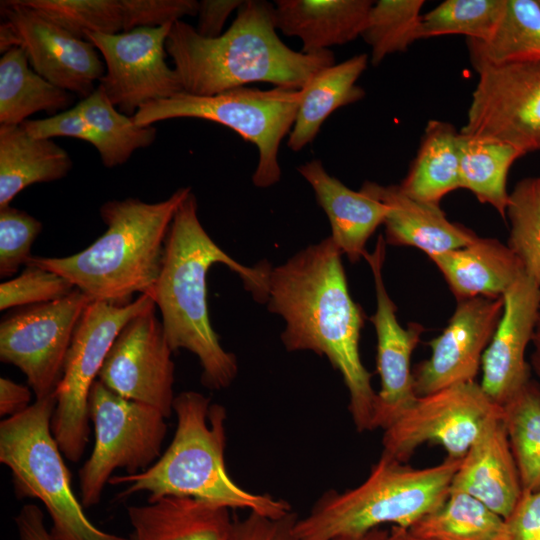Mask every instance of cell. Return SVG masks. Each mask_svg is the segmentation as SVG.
<instances>
[{
	"mask_svg": "<svg viewBox=\"0 0 540 540\" xmlns=\"http://www.w3.org/2000/svg\"><path fill=\"white\" fill-rule=\"evenodd\" d=\"M341 256L328 237L271 267L265 302L286 323L285 348L325 356L348 390L357 431H371L376 392L360 356L364 313L349 293Z\"/></svg>",
	"mask_w": 540,
	"mask_h": 540,
	"instance_id": "6da1fadb",
	"label": "cell"
},
{
	"mask_svg": "<svg viewBox=\"0 0 540 540\" xmlns=\"http://www.w3.org/2000/svg\"><path fill=\"white\" fill-rule=\"evenodd\" d=\"M216 263L239 274L257 301L265 302L271 266L247 267L226 254L208 235L191 192L177 208L165 241L158 280L150 294L161 313L165 337L173 351L185 349L199 359L204 386L221 390L238 372L237 358L223 349L209 320L207 273Z\"/></svg>",
	"mask_w": 540,
	"mask_h": 540,
	"instance_id": "7a4b0ae2",
	"label": "cell"
},
{
	"mask_svg": "<svg viewBox=\"0 0 540 540\" xmlns=\"http://www.w3.org/2000/svg\"><path fill=\"white\" fill-rule=\"evenodd\" d=\"M274 5L244 0L231 26L204 38L179 20L166 40L183 91L211 96L254 82L300 90L319 70L335 64L331 50L303 53L290 49L276 33Z\"/></svg>",
	"mask_w": 540,
	"mask_h": 540,
	"instance_id": "3957f363",
	"label": "cell"
},
{
	"mask_svg": "<svg viewBox=\"0 0 540 540\" xmlns=\"http://www.w3.org/2000/svg\"><path fill=\"white\" fill-rule=\"evenodd\" d=\"M174 437L166 451L144 471L112 476L111 485H124L118 496L148 492V502L167 496L189 497L230 510L245 509L278 519L292 512L288 502L252 493L238 485L225 465L226 409L195 391L175 396Z\"/></svg>",
	"mask_w": 540,
	"mask_h": 540,
	"instance_id": "277c9868",
	"label": "cell"
},
{
	"mask_svg": "<svg viewBox=\"0 0 540 540\" xmlns=\"http://www.w3.org/2000/svg\"><path fill=\"white\" fill-rule=\"evenodd\" d=\"M181 187L167 199L111 200L100 207L105 232L84 250L66 257L32 256L27 265L55 272L91 301L123 306L135 293L150 295L160 274L174 214L191 193ZM26 265V266H27Z\"/></svg>",
	"mask_w": 540,
	"mask_h": 540,
	"instance_id": "5b68a950",
	"label": "cell"
},
{
	"mask_svg": "<svg viewBox=\"0 0 540 540\" xmlns=\"http://www.w3.org/2000/svg\"><path fill=\"white\" fill-rule=\"evenodd\" d=\"M460 463L446 458L432 467L413 468L381 454L361 484L327 491L306 516L297 518L296 540L359 536L385 524L409 529L443 504Z\"/></svg>",
	"mask_w": 540,
	"mask_h": 540,
	"instance_id": "8992f818",
	"label": "cell"
},
{
	"mask_svg": "<svg viewBox=\"0 0 540 540\" xmlns=\"http://www.w3.org/2000/svg\"><path fill=\"white\" fill-rule=\"evenodd\" d=\"M55 407L54 392L0 423V462L11 472L17 497L45 506L55 540H131L99 529L86 516L52 433Z\"/></svg>",
	"mask_w": 540,
	"mask_h": 540,
	"instance_id": "52a82bcc",
	"label": "cell"
},
{
	"mask_svg": "<svg viewBox=\"0 0 540 540\" xmlns=\"http://www.w3.org/2000/svg\"><path fill=\"white\" fill-rule=\"evenodd\" d=\"M300 90L239 87L211 96L186 92L142 106L133 116L140 126L173 118H199L226 126L258 149L252 176L258 188L280 180L279 147L290 133L299 108Z\"/></svg>",
	"mask_w": 540,
	"mask_h": 540,
	"instance_id": "ba28073f",
	"label": "cell"
},
{
	"mask_svg": "<svg viewBox=\"0 0 540 540\" xmlns=\"http://www.w3.org/2000/svg\"><path fill=\"white\" fill-rule=\"evenodd\" d=\"M153 304L150 295L141 294L127 305L91 301L85 308L55 390L51 423L59 448L69 461L78 462L88 444L90 391L115 339L130 319Z\"/></svg>",
	"mask_w": 540,
	"mask_h": 540,
	"instance_id": "9c48e42d",
	"label": "cell"
},
{
	"mask_svg": "<svg viewBox=\"0 0 540 540\" xmlns=\"http://www.w3.org/2000/svg\"><path fill=\"white\" fill-rule=\"evenodd\" d=\"M95 442L79 471L81 503L97 505L116 469L144 471L161 456L165 416L155 408L121 397L96 380L89 395Z\"/></svg>",
	"mask_w": 540,
	"mask_h": 540,
	"instance_id": "30bf717a",
	"label": "cell"
},
{
	"mask_svg": "<svg viewBox=\"0 0 540 540\" xmlns=\"http://www.w3.org/2000/svg\"><path fill=\"white\" fill-rule=\"evenodd\" d=\"M501 411L475 381L418 396L383 430L382 454L405 463L422 444L433 443L446 458L462 460L488 418Z\"/></svg>",
	"mask_w": 540,
	"mask_h": 540,
	"instance_id": "8fae6325",
	"label": "cell"
},
{
	"mask_svg": "<svg viewBox=\"0 0 540 540\" xmlns=\"http://www.w3.org/2000/svg\"><path fill=\"white\" fill-rule=\"evenodd\" d=\"M90 298L74 289L64 298L18 308L0 323V360L26 376L36 399L53 394L67 351Z\"/></svg>",
	"mask_w": 540,
	"mask_h": 540,
	"instance_id": "7c38bea8",
	"label": "cell"
},
{
	"mask_svg": "<svg viewBox=\"0 0 540 540\" xmlns=\"http://www.w3.org/2000/svg\"><path fill=\"white\" fill-rule=\"evenodd\" d=\"M479 75L460 132L491 138L523 155L540 150V62H511Z\"/></svg>",
	"mask_w": 540,
	"mask_h": 540,
	"instance_id": "4fadbf2b",
	"label": "cell"
},
{
	"mask_svg": "<svg viewBox=\"0 0 540 540\" xmlns=\"http://www.w3.org/2000/svg\"><path fill=\"white\" fill-rule=\"evenodd\" d=\"M0 12L2 54L21 47L36 73L81 99L96 89L105 64L92 43L74 37L21 0L1 1Z\"/></svg>",
	"mask_w": 540,
	"mask_h": 540,
	"instance_id": "5bb4252c",
	"label": "cell"
},
{
	"mask_svg": "<svg viewBox=\"0 0 540 540\" xmlns=\"http://www.w3.org/2000/svg\"><path fill=\"white\" fill-rule=\"evenodd\" d=\"M173 24L117 34H86L105 64L98 85L121 113L132 117L148 103L184 92L176 70L165 57Z\"/></svg>",
	"mask_w": 540,
	"mask_h": 540,
	"instance_id": "9a60e30c",
	"label": "cell"
},
{
	"mask_svg": "<svg viewBox=\"0 0 540 540\" xmlns=\"http://www.w3.org/2000/svg\"><path fill=\"white\" fill-rule=\"evenodd\" d=\"M156 308L153 304L126 323L97 380L121 397L151 406L168 418L175 399V365Z\"/></svg>",
	"mask_w": 540,
	"mask_h": 540,
	"instance_id": "2e32d148",
	"label": "cell"
},
{
	"mask_svg": "<svg viewBox=\"0 0 540 540\" xmlns=\"http://www.w3.org/2000/svg\"><path fill=\"white\" fill-rule=\"evenodd\" d=\"M386 241L380 235L372 253H366L374 279L376 311L370 317L377 335V371L380 390L376 392L373 430L388 428L417 399L411 370V356L424 331L421 324L404 328L399 323L397 307L390 298L383 279Z\"/></svg>",
	"mask_w": 540,
	"mask_h": 540,
	"instance_id": "e0dca14e",
	"label": "cell"
},
{
	"mask_svg": "<svg viewBox=\"0 0 540 540\" xmlns=\"http://www.w3.org/2000/svg\"><path fill=\"white\" fill-rule=\"evenodd\" d=\"M503 298L457 301L442 333L429 342L430 356L413 371L417 396L473 382L503 312Z\"/></svg>",
	"mask_w": 540,
	"mask_h": 540,
	"instance_id": "ac0fdd59",
	"label": "cell"
},
{
	"mask_svg": "<svg viewBox=\"0 0 540 540\" xmlns=\"http://www.w3.org/2000/svg\"><path fill=\"white\" fill-rule=\"evenodd\" d=\"M502 298L503 312L482 356L479 383L501 409L531 381L526 351L540 313V286L523 273Z\"/></svg>",
	"mask_w": 540,
	"mask_h": 540,
	"instance_id": "d6986e66",
	"label": "cell"
},
{
	"mask_svg": "<svg viewBox=\"0 0 540 540\" xmlns=\"http://www.w3.org/2000/svg\"><path fill=\"white\" fill-rule=\"evenodd\" d=\"M502 413L485 422L461 460L449 491L471 495L506 519L523 491Z\"/></svg>",
	"mask_w": 540,
	"mask_h": 540,
	"instance_id": "ffe728a7",
	"label": "cell"
},
{
	"mask_svg": "<svg viewBox=\"0 0 540 540\" xmlns=\"http://www.w3.org/2000/svg\"><path fill=\"white\" fill-rule=\"evenodd\" d=\"M360 190L389 207L384 221L386 244L415 247L430 257L462 248L478 237L450 221L440 205L410 198L398 185L365 181Z\"/></svg>",
	"mask_w": 540,
	"mask_h": 540,
	"instance_id": "44dd1931",
	"label": "cell"
},
{
	"mask_svg": "<svg viewBox=\"0 0 540 540\" xmlns=\"http://www.w3.org/2000/svg\"><path fill=\"white\" fill-rule=\"evenodd\" d=\"M298 171L311 185L329 219L333 243L352 263L364 258L366 243L384 224L389 207L361 190L348 188L331 176L320 160L306 162Z\"/></svg>",
	"mask_w": 540,
	"mask_h": 540,
	"instance_id": "7402d4cb",
	"label": "cell"
},
{
	"mask_svg": "<svg viewBox=\"0 0 540 540\" xmlns=\"http://www.w3.org/2000/svg\"><path fill=\"white\" fill-rule=\"evenodd\" d=\"M371 0H277L275 25L302 41L303 53L330 50L361 36Z\"/></svg>",
	"mask_w": 540,
	"mask_h": 540,
	"instance_id": "603a6c76",
	"label": "cell"
},
{
	"mask_svg": "<svg viewBox=\"0 0 540 540\" xmlns=\"http://www.w3.org/2000/svg\"><path fill=\"white\" fill-rule=\"evenodd\" d=\"M457 301L475 297H502L524 273L523 265L507 244L477 237L470 244L429 257Z\"/></svg>",
	"mask_w": 540,
	"mask_h": 540,
	"instance_id": "cb8c5ba5",
	"label": "cell"
},
{
	"mask_svg": "<svg viewBox=\"0 0 540 540\" xmlns=\"http://www.w3.org/2000/svg\"><path fill=\"white\" fill-rule=\"evenodd\" d=\"M230 509L189 497L167 496L129 506L131 540H230Z\"/></svg>",
	"mask_w": 540,
	"mask_h": 540,
	"instance_id": "d4e9b609",
	"label": "cell"
},
{
	"mask_svg": "<svg viewBox=\"0 0 540 540\" xmlns=\"http://www.w3.org/2000/svg\"><path fill=\"white\" fill-rule=\"evenodd\" d=\"M367 65L366 53L355 55L317 71L300 89L299 108L287 141L292 151L310 144L335 110L364 98L365 90L356 82Z\"/></svg>",
	"mask_w": 540,
	"mask_h": 540,
	"instance_id": "484cf974",
	"label": "cell"
},
{
	"mask_svg": "<svg viewBox=\"0 0 540 540\" xmlns=\"http://www.w3.org/2000/svg\"><path fill=\"white\" fill-rule=\"evenodd\" d=\"M69 154L52 139L31 136L20 125H0V208L28 186L64 178Z\"/></svg>",
	"mask_w": 540,
	"mask_h": 540,
	"instance_id": "4316f807",
	"label": "cell"
},
{
	"mask_svg": "<svg viewBox=\"0 0 540 540\" xmlns=\"http://www.w3.org/2000/svg\"><path fill=\"white\" fill-rule=\"evenodd\" d=\"M458 134L451 123H427L416 156L398 185L404 194L439 205L445 195L461 188Z\"/></svg>",
	"mask_w": 540,
	"mask_h": 540,
	"instance_id": "83f0119b",
	"label": "cell"
},
{
	"mask_svg": "<svg viewBox=\"0 0 540 540\" xmlns=\"http://www.w3.org/2000/svg\"><path fill=\"white\" fill-rule=\"evenodd\" d=\"M75 96L36 73L21 47L0 58V125H20L36 112L54 116L71 108Z\"/></svg>",
	"mask_w": 540,
	"mask_h": 540,
	"instance_id": "f1b7e54d",
	"label": "cell"
},
{
	"mask_svg": "<svg viewBox=\"0 0 540 540\" xmlns=\"http://www.w3.org/2000/svg\"><path fill=\"white\" fill-rule=\"evenodd\" d=\"M458 151L461 188L506 219L507 176L513 163L524 155L506 143L460 131Z\"/></svg>",
	"mask_w": 540,
	"mask_h": 540,
	"instance_id": "f546056e",
	"label": "cell"
},
{
	"mask_svg": "<svg viewBox=\"0 0 540 540\" xmlns=\"http://www.w3.org/2000/svg\"><path fill=\"white\" fill-rule=\"evenodd\" d=\"M473 68L511 62H540L539 0H506L503 16L486 41L466 39Z\"/></svg>",
	"mask_w": 540,
	"mask_h": 540,
	"instance_id": "4dcf8cb0",
	"label": "cell"
},
{
	"mask_svg": "<svg viewBox=\"0 0 540 540\" xmlns=\"http://www.w3.org/2000/svg\"><path fill=\"white\" fill-rule=\"evenodd\" d=\"M75 107L89 125L95 139L93 146L105 167L124 164L136 150L150 146L156 139L154 125L136 124L113 105L99 85Z\"/></svg>",
	"mask_w": 540,
	"mask_h": 540,
	"instance_id": "1f68e13d",
	"label": "cell"
},
{
	"mask_svg": "<svg viewBox=\"0 0 540 540\" xmlns=\"http://www.w3.org/2000/svg\"><path fill=\"white\" fill-rule=\"evenodd\" d=\"M408 530L425 540H504L505 519L473 496L449 491L440 507Z\"/></svg>",
	"mask_w": 540,
	"mask_h": 540,
	"instance_id": "d6a6232c",
	"label": "cell"
},
{
	"mask_svg": "<svg viewBox=\"0 0 540 540\" xmlns=\"http://www.w3.org/2000/svg\"><path fill=\"white\" fill-rule=\"evenodd\" d=\"M502 411L522 491H540V387L537 382L531 380Z\"/></svg>",
	"mask_w": 540,
	"mask_h": 540,
	"instance_id": "836d02e7",
	"label": "cell"
},
{
	"mask_svg": "<svg viewBox=\"0 0 540 540\" xmlns=\"http://www.w3.org/2000/svg\"><path fill=\"white\" fill-rule=\"evenodd\" d=\"M423 0H378L369 11L360 37L371 49V64L405 52L419 40Z\"/></svg>",
	"mask_w": 540,
	"mask_h": 540,
	"instance_id": "e575fe53",
	"label": "cell"
},
{
	"mask_svg": "<svg viewBox=\"0 0 540 540\" xmlns=\"http://www.w3.org/2000/svg\"><path fill=\"white\" fill-rule=\"evenodd\" d=\"M505 6L506 0H446L422 15L419 40L463 35L486 41L495 32Z\"/></svg>",
	"mask_w": 540,
	"mask_h": 540,
	"instance_id": "d590c367",
	"label": "cell"
},
{
	"mask_svg": "<svg viewBox=\"0 0 540 540\" xmlns=\"http://www.w3.org/2000/svg\"><path fill=\"white\" fill-rule=\"evenodd\" d=\"M507 245L523 265L524 273L540 286V176L517 182L509 194Z\"/></svg>",
	"mask_w": 540,
	"mask_h": 540,
	"instance_id": "8d00e7d4",
	"label": "cell"
},
{
	"mask_svg": "<svg viewBox=\"0 0 540 540\" xmlns=\"http://www.w3.org/2000/svg\"><path fill=\"white\" fill-rule=\"evenodd\" d=\"M74 37L122 32L120 0H21Z\"/></svg>",
	"mask_w": 540,
	"mask_h": 540,
	"instance_id": "74e56055",
	"label": "cell"
},
{
	"mask_svg": "<svg viewBox=\"0 0 540 540\" xmlns=\"http://www.w3.org/2000/svg\"><path fill=\"white\" fill-rule=\"evenodd\" d=\"M74 289L63 276L27 265L19 276L0 284V310L52 302L66 297Z\"/></svg>",
	"mask_w": 540,
	"mask_h": 540,
	"instance_id": "f35d334b",
	"label": "cell"
},
{
	"mask_svg": "<svg viewBox=\"0 0 540 540\" xmlns=\"http://www.w3.org/2000/svg\"><path fill=\"white\" fill-rule=\"evenodd\" d=\"M42 230V223L25 211L10 205L0 208V277H12L27 265L31 247Z\"/></svg>",
	"mask_w": 540,
	"mask_h": 540,
	"instance_id": "ab89813d",
	"label": "cell"
},
{
	"mask_svg": "<svg viewBox=\"0 0 540 540\" xmlns=\"http://www.w3.org/2000/svg\"><path fill=\"white\" fill-rule=\"evenodd\" d=\"M122 32L136 28H156L175 23L185 16H196L195 0H120Z\"/></svg>",
	"mask_w": 540,
	"mask_h": 540,
	"instance_id": "60d3db41",
	"label": "cell"
},
{
	"mask_svg": "<svg viewBox=\"0 0 540 540\" xmlns=\"http://www.w3.org/2000/svg\"><path fill=\"white\" fill-rule=\"evenodd\" d=\"M21 125L37 138L72 137L91 145L95 143L89 125L75 106L44 119L26 120Z\"/></svg>",
	"mask_w": 540,
	"mask_h": 540,
	"instance_id": "b9f144b4",
	"label": "cell"
},
{
	"mask_svg": "<svg viewBox=\"0 0 540 540\" xmlns=\"http://www.w3.org/2000/svg\"><path fill=\"white\" fill-rule=\"evenodd\" d=\"M296 520L293 511L278 519L249 513L246 518L234 521L231 540H296Z\"/></svg>",
	"mask_w": 540,
	"mask_h": 540,
	"instance_id": "7bdbcfd3",
	"label": "cell"
},
{
	"mask_svg": "<svg viewBox=\"0 0 540 540\" xmlns=\"http://www.w3.org/2000/svg\"><path fill=\"white\" fill-rule=\"evenodd\" d=\"M504 540H540V491L522 492L505 519Z\"/></svg>",
	"mask_w": 540,
	"mask_h": 540,
	"instance_id": "ee69618b",
	"label": "cell"
},
{
	"mask_svg": "<svg viewBox=\"0 0 540 540\" xmlns=\"http://www.w3.org/2000/svg\"><path fill=\"white\" fill-rule=\"evenodd\" d=\"M244 0H202L198 7L196 31L204 38H216L222 34L224 24L230 14L242 5Z\"/></svg>",
	"mask_w": 540,
	"mask_h": 540,
	"instance_id": "f6af8a7d",
	"label": "cell"
},
{
	"mask_svg": "<svg viewBox=\"0 0 540 540\" xmlns=\"http://www.w3.org/2000/svg\"><path fill=\"white\" fill-rule=\"evenodd\" d=\"M30 388L11 379L0 378V415L12 417L25 411L31 404Z\"/></svg>",
	"mask_w": 540,
	"mask_h": 540,
	"instance_id": "bcb514c9",
	"label": "cell"
},
{
	"mask_svg": "<svg viewBox=\"0 0 540 540\" xmlns=\"http://www.w3.org/2000/svg\"><path fill=\"white\" fill-rule=\"evenodd\" d=\"M15 523L20 540H55L45 526L43 512L35 504L24 505Z\"/></svg>",
	"mask_w": 540,
	"mask_h": 540,
	"instance_id": "7dc6e473",
	"label": "cell"
},
{
	"mask_svg": "<svg viewBox=\"0 0 540 540\" xmlns=\"http://www.w3.org/2000/svg\"><path fill=\"white\" fill-rule=\"evenodd\" d=\"M532 352L530 355V368L537 378V384L540 387V313L532 338Z\"/></svg>",
	"mask_w": 540,
	"mask_h": 540,
	"instance_id": "c3c4849f",
	"label": "cell"
},
{
	"mask_svg": "<svg viewBox=\"0 0 540 540\" xmlns=\"http://www.w3.org/2000/svg\"><path fill=\"white\" fill-rule=\"evenodd\" d=\"M388 532L381 527L359 536L338 537L332 540H387Z\"/></svg>",
	"mask_w": 540,
	"mask_h": 540,
	"instance_id": "681fc988",
	"label": "cell"
},
{
	"mask_svg": "<svg viewBox=\"0 0 540 540\" xmlns=\"http://www.w3.org/2000/svg\"><path fill=\"white\" fill-rule=\"evenodd\" d=\"M387 540H425L414 536L408 529L392 526L388 532Z\"/></svg>",
	"mask_w": 540,
	"mask_h": 540,
	"instance_id": "f907efd6",
	"label": "cell"
},
{
	"mask_svg": "<svg viewBox=\"0 0 540 540\" xmlns=\"http://www.w3.org/2000/svg\"><path fill=\"white\" fill-rule=\"evenodd\" d=\"M539 3H540V0H539Z\"/></svg>",
	"mask_w": 540,
	"mask_h": 540,
	"instance_id": "816d5d0a",
	"label": "cell"
},
{
	"mask_svg": "<svg viewBox=\"0 0 540 540\" xmlns=\"http://www.w3.org/2000/svg\"><path fill=\"white\" fill-rule=\"evenodd\" d=\"M231 537H232V535H231ZM230 540H231V539H230Z\"/></svg>",
	"mask_w": 540,
	"mask_h": 540,
	"instance_id": "f5cc1de1",
	"label": "cell"
}]
</instances>
